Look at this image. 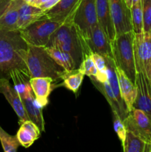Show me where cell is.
I'll return each instance as SVG.
<instances>
[{"label": "cell", "mask_w": 151, "mask_h": 152, "mask_svg": "<svg viewBox=\"0 0 151 152\" xmlns=\"http://www.w3.org/2000/svg\"><path fill=\"white\" fill-rule=\"evenodd\" d=\"M28 43L19 30L0 27V79L10 80V72L16 68L28 71Z\"/></svg>", "instance_id": "cell-1"}, {"label": "cell", "mask_w": 151, "mask_h": 152, "mask_svg": "<svg viewBox=\"0 0 151 152\" xmlns=\"http://www.w3.org/2000/svg\"><path fill=\"white\" fill-rule=\"evenodd\" d=\"M56 47L69 53L78 68L84 54V40L73 23L63 24L50 37L46 47Z\"/></svg>", "instance_id": "cell-2"}, {"label": "cell", "mask_w": 151, "mask_h": 152, "mask_svg": "<svg viewBox=\"0 0 151 152\" xmlns=\"http://www.w3.org/2000/svg\"><path fill=\"white\" fill-rule=\"evenodd\" d=\"M134 38L133 31L115 36L111 41L113 59L115 65L121 68L128 78L135 83L136 77V62L134 56Z\"/></svg>", "instance_id": "cell-3"}, {"label": "cell", "mask_w": 151, "mask_h": 152, "mask_svg": "<svg viewBox=\"0 0 151 152\" xmlns=\"http://www.w3.org/2000/svg\"><path fill=\"white\" fill-rule=\"evenodd\" d=\"M27 66L31 78L50 77L53 81L61 80L65 69L48 54L44 47L28 45Z\"/></svg>", "instance_id": "cell-4"}, {"label": "cell", "mask_w": 151, "mask_h": 152, "mask_svg": "<svg viewBox=\"0 0 151 152\" xmlns=\"http://www.w3.org/2000/svg\"><path fill=\"white\" fill-rule=\"evenodd\" d=\"M61 25L62 24L59 22L51 20L44 16L26 28L19 31L28 45L46 47L50 37Z\"/></svg>", "instance_id": "cell-5"}, {"label": "cell", "mask_w": 151, "mask_h": 152, "mask_svg": "<svg viewBox=\"0 0 151 152\" xmlns=\"http://www.w3.org/2000/svg\"><path fill=\"white\" fill-rule=\"evenodd\" d=\"M134 56L136 72H142L151 82V33L135 34Z\"/></svg>", "instance_id": "cell-6"}, {"label": "cell", "mask_w": 151, "mask_h": 152, "mask_svg": "<svg viewBox=\"0 0 151 152\" xmlns=\"http://www.w3.org/2000/svg\"><path fill=\"white\" fill-rule=\"evenodd\" d=\"M79 34L85 42L88 52L99 53L105 57L113 58L111 41L99 23L92 26L84 34Z\"/></svg>", "instance_id": "cell-7"}, {"label": "cell", "mask_w": 151, "mask_h": 152, "mask_svg": "<svg viewBox=\"0 0 151 152\" xmlns=\"http://www.w3.org/2000/svg\"><path fill=\"white\" fill-rule=\"evenodd\" d=\"M127 131L151 144V117L143 111L133 108L123 120Z\"/></svg>", "instance_id": "cell-8"}, {"label": "cell", "mask_w": 151, "mask_h": 152, "mask_svg": "<svg viewBox=\"0 0 151 152\" xmlns=\"http://www.w3.org/2000/svg\"><path fill=\"white\" fill-rule=\"evenodd\" d=\"M109 4L116 35L133 31L130 9L125 0H109Z\"/></svg>", "instance_id": "cell-9"}, {"label": "cell", "mask_w": 151, "mask_h": 152, "mask_svg": "<svg viewBox=\"0 0 151 152\" xmlns=\"http://www.w3.org/2000/svg\"><path fill=\"white\" fill-rule=\"evenodd\" d=\"M99 23L95 0H81L73 19V24L81 34Z\"/></svg>", "instance_id": "cell-10"}, {"label": "cell", "mask_w": 151, "mask_h": 152, "mask_svg": "<svg viewBox=\"0 0 151 152\" xmlns=\"http://www.w3.org/2000/svg\"><path fill=\"white\" fill-rule=\"evenodd\" d=\"M81 0H60L45 12L44 16L60 24L73 23V19Z\"/></svg>", "instance_id": "cell-11"}, {"label": "cell", "mask_w": 151, "mask_h": 152, "mask_svg": "<svg viewBox=\"0 0 151 152\" xmlns=\"http://www.w3.org/2000/svg\"><path fill=\"white\" fill-rule=\"evenodd\" d=\"M137 96L133 108L143 111L151 117V82L142 72H136Z\"/></svg>", "instance_id": "cell-12"}, {"label": "cell", "mask_w": 151, "mask_h": 152, "mask_svg": "<svg viewBox=\"0 0 151 152\" xmlns=\"http://www.w3.org/2000/svg\"><path fill=\"white\" fill-rule=\"evenodd\" d=\"M9 79H0V94L4 95L5 99L12 107L19 118V125L26 120H30L20 96L14 87L10 85Z\"/></svg>", "instance_id": "cell-13"}, {"label": "cell", "mask_w": 151, "mask_h": 152, "mask_svg": "<svg viewBox=\"0 0 151 152\" xmlns=\"http://www.w3.org/2000/svg\"><path fill=\"white\" fill-rule=\"evenodd\" d=\"M24 2V0H3L0 3V27L18 30L19 9Z\"/></svg>", "instance_id": "cell-14"}, {"label": "cell", "mask_w": 151, "mask_h": 152, "mask_svg": "<svg viewBox=\"0 0 151 152\" xmlns=\"http://www.w3.org/2000/svg\"><path fill=\"white\" fill-rule=\"evenodd\" d=\"M98 22L110 41L115 39V28L110 13L109 0H95Z\"/></svg>", "instance_id": "cell-15"}, {"label": "cell", "mask_w": 151, "mask_h": 152, "mask_svg": "<svg viewBox=\"0 0 151 152\" xmlns=\"http://www.w3.org/2000/svg\"><path fill=\"white\" fill-rule=\"evenodd\" d=\"M116 74L118 76L121 97L124 99L129 112L133 108V103L136 100L137 96V88L136 84L128 78L125 73L117 66Z\"/></svg>", "instance_id": "cell-16"}, {"label": "cell", "mask_w": 151, "mask_h": 152, "mask_svg": "<svg viewBox=\"0 0 151 152\" xmlns=\"http://www.w3.org/2000/svg\"><path fill=\"white\" fill-rule=\"evenodd\" d=\"M90 79L91 80L92 83L95 86V87L103 94L105 99H107L109 105H110L111 111L116 113L119 116L121 120L123 121L127 117V114H128V111L120 105L118 99H117L115 94L113 92L108 82L106 81L104 82V83H101L99 80H96L95 77H90Z\"/></svg>", "instance_id": "cell-17"}, {"label": "cell", "mask_w": 151, "mask_h": 152, "mask_svg": "<svg viewBox=\"0 0 151 152\" xmlns=\"http://www.w3.org/2000/svg\"><path fill=\"white\" fill-rule=\"evenodd\" d=\"M53 80L50 77H35L30 79V86L37 102L44 108L48 104V97L52 91Z\"/></svg>", "instance_id": "cell-18"}, {"label": "cell", "mask_w": 151, "mask_h": 152, "mask_svg": "<svg viewBox=\"0 0 151 152\" xmlns=\"http://www.w3.org/2000/svg\"><path fill=\"white\" fill-rule=\"evenodd\" d=\"M21 99L23 102L29 120L33 122L39 128L41 132H44L45 129H44V120L42 113L43 107L37 102L33 92H31L30 94Z\"/></svg>", "instance_id": "cell-19"}, {"label": "cell", "mask_w": 151, "mask_h": 152, "mask_svg": "<svg viewBox=\"0 0 151 152\" xmlns=\"http://www.w3.org/2000/svg\"><path fill=\"white\" fill-rule=\"evenodd\" d=\"M45 12L39 7L32 5L25 1L19 9L17 29L21 30L26 28L33 22L42 18Z\"/></svg>", "instance_id": "cell-20"}, {"label": "cell", "mask_w": 151, "mask_h": 152, "mask_svg": "<svg viewBox=\"0 0 151 152\" xmlns=\"http://www.w3.org/2000/svg\"><path fill=\"white\" fill-rule=\"evenodd\" d=\"M10 79L13 80V87L21 98L33 92L30 86L31 77L28 71L19 68L13 70L10 72Z\"/></svg>", "instance_id": "cell-21"}, {"label": "cell", "mask_w": 151, "mask_h": 152, "mask_svg": "<svg viewBox=\"0 0 151 152\" xmlns=\"http://www.w3.org/2000/svg\"><path fill=\"white\" fill-rule=\"evenodd\" d=\"M44 48L46 51L51 56L52 59L65 71H73L74 69H78L75 60L69 53L53 46Z\"/></svg>", "instance_id": "cell-22"}, {"label": "cell", "mask_w": 151, "mask_h": 152, "mask_svg": "<svg viewBox=\"0 0 151 152\" xmlns=\"http://www.w3.org/2000/svg\"><path fill=\"white\" fill-rule=\"evenodd\" d=\"M105 61H106V65L107 70V82L112 89L113 92L115 94V97L118 99L120 105L127 110V106L125 105L124 99L121 97V91H120L119 83H118V76L116 74V65H115V62L112 57H105Z\"/></svg>", "instance_id": "cell-23"}, {"label": "cell", "mask_w": 151, "mask_h": 152, "mask_svg": "<svg viewBox=\"0 0 151 152\" xmlns=\"http://www.w3.org/2000/svg\"><path fill=\"white\" fill-rule=\"evenodd\" d=\"M124 152H151V144L147 143L130 131H127L122 144Z\"/></svg>", "instance_id": "cell-24"}, {"label": "cell", "mask_w": 151, "mask_h": 152, "mask_svg": "<svg viewBox=\"0 0 151 152\" xmlns=\"http://www.w3.org/2000/svg\"><path fill=\"white\" fill-rule=\"evenodd\" d=\"M84 74L78 69L73 71H64L61 80L62 81V86L68 90L71 91L74 94L78 93L83 80Z\"/></svg>", "instance_id": "cell-25"}, {"label": "cell", "mask_w": 151, "mask_h": 152, "mask_svg": "<svg viewBox=\"0 0 151 152\" xmlns=\"http://www.w3.org/2000/svg\"><path fill=\"white\" fill-rule=\"evenodd\" d=\"M133 31L135 34L144 32L143 12H142V0L133 4L130 7Z\"/></svg>", "instance_id": "cell-26"}, {"label": "cell", "mask_w": 151, "mask_h": 152, "mask_svg": "<svg viewBox=\"0 0 151 152\" xmlns=\"http://www.w3.org/2000/svg\"><path fill=\"white\" fill-rule=\"evenodd\" d=\"M0 142L4 152H16L20 146L16 135L12 136L0 126Z\"/></svg>", "instance_id": "cell-27"}, {"label": "cell", "mask_w": 151, "mask_h": 152, "mask_svg": "<svg viewBox=\"0 0 151 152\" xmlns=\"http://www.w3.org/2000/svg\"><path fill=\"white\" fill-rule=\"evenodd\" d=\"M16 137L20 145L25 148H29L37 139H38L32 132L23 125H20V128L16 133Z\"/></svg>", "instance_id": "cell-28"}, {"label": "cell", "mask_w": 151, "mask_h": 152, "mask_svg": "<svg viewBox=\"0 0 151 152\" xmlns=\"http://www.w3.org/2000/svg\"><path fill=\"white\" fill-rule=\"evenodd\" d=\"M78 70L84 74V76H87L88 77H95L98 76V70L96 66L94 60L93 59L92 54L86 55L83 58Z\"/></svg>", "instance_id": "cell-29"}, {"label": "cell", "mask_w": 151, "mask_h": 152, "mask_svg": "<svg viewBox=\"0 0 151 152\" xmlns=\"http://www.w3.org/2000/svg\"><path fill=\"white\" fill-rule=\"evenodd\" d=\"M92 56L98 70V76L96 79L101 83L107 81V68L105 56L96 53H92Z\"/></svg>", "instance_id": "cell-30"}, {"label": "cell", "mask_w": 151, "mask_h": 152, "mask_svg": "<svg viewBox=\"0 0 151 152\" xmlns=\"http://www.w3.org/2000/svg\"><path fill=\"white\" fill-rule=\"evenodd\" d=\"M144 32L151 33V0H142Z\"/></svg>", "instance_id": "cell-31"}, {"label": "cell", "mask_w": 151, "mask_h": 152, "mask_svg": "<svg viewBox=\"0 0 151 152\" xmlns=\"http://www.w3.org/2000/svg\"><path fill=\"white\" fill-rule=\"evenodd\" d=\"M112 115L114 130H115L118 139L121 142V144H122L124 142V140H125L126 134H127V129H126L123 121L121 120L119 116L116 113L112 111Z\"/></svg>", "instance_id": "cell-32"}, {"label": "cell", "mask_w": 151, "mask_h": 152, "mask_svg": "<svg viewBox=\"0 0 151 152\" xmlns=\"http://www.w3.org/2000/svg\"><path fill=\"white\" fill-rule=\"evenodd\" d=\"M59 1H60V0H48V1L44 2V4H41V5L38 6V7H39L41 10H44V12H46L48 10H50V9L51 8V7H53V6L56 5Z\"/></svg>", "instance_id": "cell-33"}, {"label": "cell", "mask_w": 151, "mask_h": 152, "mask_svg": "<svg viewBox=\"0 0 151 152\" xmlns=\"http://www.w3.org/2000/svg\"><path fill=\"white\" fill-rule=\"evenodd\" d=\"M24 1H25L26 3H28V4H30V3L32 1V0H24Z\"/></svg>", "instance_id": "cell-34"}, {"label": "cell", "mask_w": 151, "mask_h": 152, "mask_svg": "<svg viewBox=\"0 0 151 152\" xmlns=\"http://www.w3.org/2000/svg\"><path fill=\"white\" fill-rule=\"evenodd\" d=\"M2 1H3V0H0V3H1Z\"/></svg>", "instance_id": "cell-35"}, {"label": "cell", "mask_w": 151, "mask_h": 152, "mask_svg": "<svg viewBox=\"0 0 151 152\" xmlns=\"http://www.w3.org/2000/svg\"><path fill=\"white\" fill-rule=\"evenodd\" d=\"M125 1H126V0H125Z\"/></svg>", "instance_id": "cell-36"}]
</instances>
